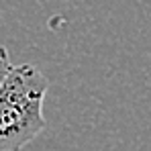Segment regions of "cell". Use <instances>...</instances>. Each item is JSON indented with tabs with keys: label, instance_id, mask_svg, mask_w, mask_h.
<instances>
[{
	"label": "cell",
	"instance_id": "6da1fadb",
	"mask_svg": "<svg viewBox=\"0 0 151 151\" xmlns=\"http://www.w3.org/2000/svg\"><path fill=\"white\" fill-rule=\"evenodd\" d=\"M49 80L31 63L12 65L0 86V151H21L47 127L43 104Z\"/></svg>",
	"mask_w": 151,
	"mask_h": 151
},
{
	"label": "cell",
	"instance_id": "7a4b0ae2",
	"mask_svg": "<svg viewBox=\"0 0 151 151\" xmlns=\"http://www.w3.org/2000/svg\"><path fill=\"white\" fill-rule=\"evenodd\" d=\"M12 70V63H10V55H8V51L6 47L0 43V86H2V82H4V78L8 76V72Z\"/></svg>",
	"mask_w": 151,
	"mask_h": 151
}]
</instances>
